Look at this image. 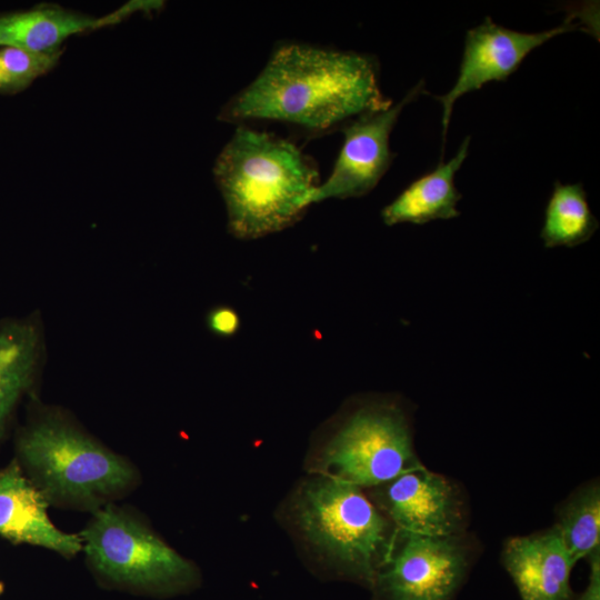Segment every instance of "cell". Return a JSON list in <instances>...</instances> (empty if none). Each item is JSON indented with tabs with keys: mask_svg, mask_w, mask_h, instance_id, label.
Here are the masks:
<instances>
[{
	"mask_svg": "<svg viewBox=\"0 0 600 600\" xmlns=\"http://www.w3.org/2000/svg\"><path fill=\"white\" fill-rule=\"evenodd\" d=\"M370 489L372 502L398 530L429 537L462 534L464 516L457 489L423 466Z\"/></svg>",
	"mask_w": 600,
	"mask_h": 600,
	"instance_id": "30bf717a",
	"label": "cell"
},
{
	"mask_svg": "<svg viewBox=\"0 0 600 600\" xmlns=\"http://www.w3.org/2000/svg\"><path fill=\"white\" fill-rule=\"evenodd\" d=\"M49 499L17 462L0 471V536L13 543L40 546L72 557L82 549L78 534L66 533L48 517Z\"/></svg>",
	"mask_w": 600,
	"mask_h": 600,
	"instance_id": "8fae6325",
	"label": "cell"
},
{
	"mask_svg": "<svg viewBox=\"0 0 600 600\" xmlns=\"http://www.w3.org/2000/svg\"><path fill=\"white\" fill-rule=\"evenodd\" d=\"M213 176L229 232L243 240L294 224L320 183L316 163L296 144L242 124L218 156Z\"/></svg>",
	"mask_w": 600,
	"mask_h": 600,
	"instance_id": "7a4b0ae2",
	"label": "cell"
},
{
	"mask_svg": "<svg viewBox=\"0 0 600 600\" xmlns=\"http://www.w3.org/2000/svg\"><path fill=\"white\" fill-rule=\"evenodd\" d=\"M590 566L589 582L577 600H600V552L588 558Z\"/></svg>",
	"mask_w": 600,
	"mask_h": 600,
	"instance_id": "ffe728a7",
	"label": "cell"
},
{
	"mask_svg": "<svg viewBox=\"0 0 600 600\" xmlns=\"http://www.w3.org/2000/svg\"><path fill=\"white\" fill-rule=\"evenodd\" d=\"M3 591V583L0 582V594L2 593Z\"/></svg>",
	"mask_w": 600,
	"mask_h": 600,
	"instance_id": "44dd1931",
	"label": "cell"
},
{
	"mask_svg": "<svg viewBox=\"0 0 600 600\" xmlns=\"http://www.w3.org/2000/svg\"><path fill=\"white\" fill-rule=\"evenodd\" d=\"M420 467L409 416L390 399L353 404L333 422L310 460V473L362 489Z\"/></svg>",
	"mask_w": 600,
	"mask_h": 600,
	"instance_id": "277c9868",
	"label": "cell"
},
{
	"mask_svg": "<svg viewBox=\"0 0 600 600\" xmlns=\"http://www.w3.org/2000/svg\"><path fill=\"white\" fill-rule=\"evenodd\" d=\"M573 19L574 16H570L560 26L536 33L504 28L493 22L490 17L469 29L453 87L444 94L434 96L442 104V140H446L457 99L481 89L489 81H506L533 49L559 34L578 29L579 24L573 22Z\"/></svg>",
	"mask_w": 600,
	"mask_h": 600,
	"instance_id": "9c48e42d",
	"label": "cell"
},
{
	"mask_svg": "<svg viewBox=\"0 0 600 600\" xmlns=\"http://www.w3.org/2000/svg\"><path fill=\"white\" fill-rule=\"evenodd\" d=\"M80 537L92 567L114 582L177 592L197 580L192 562L118 507L98 510Z\"/></svg>",
	"mask_w": 600,
	"mask_h": 600,
	"instance_id": "8992f818",
	"label": "cell"
},
{
	"mask_svg": "<svg viewBox=\"0 0 600 600\" xmlns=\"http://www.w3.org/2000/svg\"><path fill=\"white\" fill-rule=\"evenodd\" d=\"M599 221L590 210L581 182L556 181L548 200L540 237L546 248H573L587 242Z\"/></svg>",
	"mask_w": 600,
	"mask_h": 600,
	"instance_id": "2e32d148",
	"label": "cell"
},
{
	"mask_svg": "<svg viewBox=\"0 0 600 600\" xmlns=\"http://www.w3.org/2000/svg\"><path fill=\"white\" fill-rule=\"evenodd\" d=\"M554 529L572 561L600 552V489L593 482L579 489L559 510Z\"/></svg>",
	"mask_w": 600,
	"mask_h": 600,
	"instance_id": "e0dca14e",
	"label": "cell"
},
{
	"mask_svg": "<svg viewBox=\"0 0 600 600\" xmlns=\"http://www.w3.org/2000/svg\"><path fill=\"white\" fill-rule=\"evenodd\" d=\"M288 508L293 529L313 553L372 587L396 527L362 488L311 473Z\"/></svg>",
	"mask_w": 600,
	"mask_h": 600,
	"instance_id": "3957f363",
	"label": "cell"
},
{
	"mask_svg": "<svg viewBox=\"0 0 600 600\" xmlns=\"http://www.w3.org/2000/svg\"><path fill=\"white\" fill-rule=\"evenodd\" d=\"M423 92L424 81L420 80L396 104L346 123L341 128L343 144L333 169L328 179L312 192L310 204L368 194L384 176L396 156L390 150L389 138L402 109Z\"/></svg>",
	"mask_w": 600,
	"mask_h": 600,
	"instance_id": "ba28073f",
	"label": "cell"
},
{
	"mask_svg": "<svg viewBox=\"0 0 600 600\" xmlns=\"http://www.w3.org/2000/svg\"><path fill=\"white\" fill-rule=\"evenodd\" d=\"M149 2H132L106 17L73 11L56 3H41L27 10L0 12V47L33 52L61 51L69 37L119 22Z\"/></svg>",
	"mask_w": 600,
	"mask_h": 600,
	"instance_id": "4fadbf2b",
	"label": "cell"
},
{
	"mask_svg": "<svg viewBox=\"0 0 600 600\" xmlns=\"http://www.w3.org/2000/svg\"><path fill=\"white\" fill-rule=\"evenodd\" d=\"M21 458L48 499L90 506L126 489L131 466L58 414H47L20 436Z\"/></svg>",
	"mask_w": 600,
	"mask_h": 600,
	"instance_id": "5b68a950",
	"label": "cell"
},
{
	"mask_svg": "<svg viewBox=\"0 0 600 600\" xmlns=\"http://www.w3.org/2000/svg\"><path fill=\"white\" fill-rule=\"evenodd\" d=\"M41 353L42 336L36 321L0 323V437L18 400L33 382Z\"/></svg>",
	"mask_w": 600,
	"mask_h": 600,
	"instance_id": "9a60e30c",
	"label": "cell"
},
{
	"mask_svg": "<svg viewBox=\"0 0 600 600\" xmlns=\"http://www.w3.org/2000/svg\"><path fill=\"white\" fill-rule=\"evenodd\" d=\"M470 137H466L458 152L434 170L412 181L381 211L386 226L398 223L424 224L460 216L457 203L462 198L454 184V176L467 158Z\"/></svg>",
	"mask_w": 600,
	"mask_h": 600,
	"instance_id": "5bb4252c",
	"label": "cell"
},
{
	"mask_svg": "<svg viewBox=\"0 0 600 600\" xmlns=\"http://www.w3.org/2000/svg\"><path fill=\"white\" fill-rule=\"evenodd\" d=\"M370 54L304 43L278 47L256 79L221 109V121H279L310 136L388 109Z\"/></svg>",
	"mask_w": 600,
	"mask_h": 600,
	"instance_id": "6da1fadb",
	"label": "cell"
},
{
	"mask_svg": "<svg viewBox=\"0 0 600 600\" xmlns=\"http://www.w3.org/2000/svg\"><path fill=\"white\" fill-rule=\"evenodd\" d=\"M468 563L462 534L429 537L396 528L372 588L382 600H450Z\"/></svg>",
	"mask_w": 600,
	"mask_h": 600,
	"instance_id": "52a82bcc",
	"label": "cell"
},
{
	"mask_svg": "<svg viewBox=\"0 0 600 600\" xmlns=\"http://www.w3.org/2000/svg\"><path fill=\"white\" fill-rule=\"evenodd\" d=\"M502 562L521 600H569L576 564L554 529L506 541Z\"/></svg>",
	"mask_w": 600,
	"mask_h": 600,
	"instance_id": "7c38bea8",
	"label": "cell"
},
{
	"mask_svg": "<svg viewBox=\"0 0 600 600\" xmlns=\"http://www.w3.org/2000/svg\"><path fill=\"white\" fill-rule=\"evenodd\" d=\"M209 330L219 337H232L240 328V317L238 312L229 306H218L212 308L207 316Z\"/></svg>",
	"mask_w": 600,
	"mask_h": 600,
	"instance_id": "d6986e66",
	"label": "cell"
},
{
	"mask_svg": "<svg viewBox=\"0 0 600 600\" xmlns=\"http://www.w3.org/2000/svg\"><path fill=\"white\" fill-rule=\"evenodd\" d=\"M61 51L33 52L13 47H0V93L16 94L37 78L49 72L60 59Z\"/></svg>",
	"mask_w": 600,
	"mask_h": 600,
	"instance_id": "ac0fdd59",
	"label": "cell"
}]
</instances>
